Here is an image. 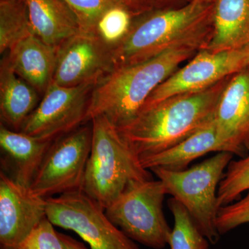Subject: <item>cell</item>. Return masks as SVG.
<instances>
[{
	"instance_id": "1",
	"label": "cell",
	"mask_w": 249,
	"mask_h": 249,
	"mask_svg": "<svg viewBox=\"0 0 249 249\" xmlns=\"http://www.w3.org/2000/svg\"><path fill=\"white\" fill-rule=\"evenodd\" d=\"M207 40L182 42L145 61L114 68L93 89L88 121L104 116L116 128L125 127L138 115L152 93L180 64L203 48Z\"/></svg>"
},
{
	"instance_id": "2",
	"label": "cell",
	"mask_w": 249,
	"mask_h": 249,
	"mask_svg": "<svg viewBox=\"0 0 249 249\" xmlns=\"http://www.w3.org/2000/svg\"><path fill=\"white\" fill-rule=\"evenodd\" d=\"M231 77L204 91L177 95L142 108L130 124L118 129L139 160L165 151L213 120Z\"/></svg>"
},
{
	"instance_id": "3",
	"label": "cell",
	"mask_w": 249,
	"mask_h": 249,
	"mask_svg": "<svg viewBox=\"0 0 249 249\" xmlns=\"http://www.w3.org/2000/svg\"><path fill=\"white\" fill-rule=\"evenodd\" d=\"M213 7L191 0L181 7L157 10L133 21L128 34L111 49L114 68L145 61L182 42L209 39Z\"/></svg>"
},
{
	"instance_id": "4",
	"label": "cell",
	"mask_w": 249,
	"mask_h": 249,
	"mask_svg": "<svg viewBox=\"0 0 249 249\" xmlns=\"http://www.w3.org/2000/svg\"><path fill=\"white\" fill-rule=\"evenodd\" d=\"M90 122L92 142L82 191L106 209L129 183L153 178L119 129L107 119L97 116Z\"/></svg>"
},
{
	"instance_id": "5",
	"label": "cell",
	"mask_w": 249,
	"mask_h": 249,
	"mask_svg": "<svg viewBox=\"0 0 249 249\" xmlns=\"http://www.w3.org/2000/svg\"><path fill=\"white\" fill-rule=\"evenodd\" d=\"M232 157L231 152H220L189 169L173 171L160 167L150 169L163 183L167 195L186 208L211 245L217 243L220 237L216 227L220 208L217 189Z\"/></svg>"
},
{
	"instance_id": "6",
	"label": "cell",
	"mask_w": 249,
	"mask_h": 249,
	"mask_svg": "<svg viewBox=\"0 0 249 249\" xmlns=\"http://www.w3.org/2000/svg\"><path fill=\"white\" fill-rule=\"evenodd\" d=\"M165 195L160 179L134 181L105 213L132 240L150 248L163 249L168 245L172 231L163 211Z\"/></svg>"
},
{
	"instance_id": "7",
	"label": "cell",
	"mask_w": 249,
	"mask_h": 249,
	"mask_svg": "<svg viewBox=\"0 0 249 249\" xmlns=\"http://www.w3.org/2000/svg\"><path fill=\"white\" fill-rule=\"evenodd\" d=\"M46 199L51 223L76 232L91 249H139L108 219L104 208L84 192H70Z\"/></svg>"
},
{
	"instance_id": "8",
	"label": "cell",
	"mask_w": 249,
	"mask_h": 249,
	"mask_svg": "<svg viewBox=\"0 0 249 249\" xmlns=\"http://www.w3.org/2000/svg\"><path fill=\"white\" fill-rule=\"evenodd\" d=\"M91 142V124L53 141L36 173L31 191L45 199L82 191Z\"/></svg>"
},
{
	"instance_id": "9",
	"label": "cell",
	"mask_w": 249,
	"mask_h": 249,
	"mask_svg": "<svg viewBox=\"0 0 249 249\" xmlns=\"http://www.w3.org/2000/svg\"><path fill=\"white\" fill-rule=\"evenodd\" d=\"M98 83L75 87L52 83L19 132L53 142L89 122L91 95Z\"/></svg>"
},
{
	"instance_id": "10",
	"label": "cell",
	"mask_w": 249,
	"mask_h": 249,
	"mask_svg": "<svg viewBox=\"0 0 249 249\" xmlns=\"http://www.w3.org/2000/svg\"><path fill=\"white\" fill-rule=\"evenodd\" d=\"M249 67V45L219 52L199 49L191 61L174 72L152 93L142 108L177 95L209 89Z\"/></svg>"
},
{
	"instance_id": "11",
	"label": "cell",
	"mask_w": 249,
	"mask_h": 249,
	"mask_svg": "<svg viewBox=\"0 0 249 249\" xmlns=\"http://www.w3.org/2000/svg\"><path fill=\"white\" fill-rule=\"evenodd\" d=\"M111 49L97 33L80 31L58 47L52 83L75 87L99 82L114 70Z\"/></svg>"
},
{
	"instance_id": "12",
	"label": "cell",
	"mask_w": 249,
	"mask_h": 249,
	"mask_svg": "<svg viewBox=\"0 0 249 249\" xmlns=\"http://www.w3.org/2000/svg\"><path fill=\"white\" fill-rule=\"evenodd\" d=\"M47 217V199L0 173L1 249H18Z\"/></svg>"
},
{
	"instance_id": "13",
	"label": "cell",
	"mask_w": 249,
	"mask_h": 249,
	"mask_svg": "<svg viewBox=\"0 0 249 249\" xmlns=\"http://www.w3.org/2000/svg\"><path fill=\"white\" fill-rule=\"evenodd\" d=\"M213 121L224 139L244 156L249 135V67L228 80L218 101Z\"/></svg>"
},
{
	"instance_id": "14",
	"label": "cell",
	"mask_w": 249,
	"mask_h": 249,
	"mask_svg": "<svg viewBox=\"0 0 249 249\" xmlns=\"http://www.w3.org/2000/svg\"><path fill=\"white\" fill-rule=\"evenodd\" d=\"M52 142L13 130L1 124L0 147L4 168L1 172L30 188Z\"/></svg>"
},
{
	"instance_id": "15",
	"label": "cell",
	"mask_w": 249,
	"mask_h": 249,
	"mask_svg": "<svg viewBox=\"0 0 249 249\" xmlns=\"http://www.w3.org/2000/svg\"><path fill=\"white\" fill-rule=\"evenodd\" d=\"M58 52V47L31 34L13 46L4 58L18 76L43 96L53 83Z\"/></svg>"
},
{
	"instance_id": "16",
	"label": "cell",
	"mask_w": 249,
	"mask_h": 249,
	"mask_svg": "<svg viewBox=\"0 0 249 249\" xmlns=\"http://www.w3.org/2000/svg\"><path fill=\"white\" fill-rule=\"evenodd\" d=\"M212 152H229L237 155L235 148L218 130L213 120L178 145L139 160L147 170L160 167L173 171H181L187 169L193 160Z\"/></svg>"
},
{
	"instance_id": "17",
	"label": "cell",
	"mask_w": 249,
	"mask_h": 249,
	"mask_svg": "<svg viewBox=\"0 0 249 249\" xmlns=\"http://www.w3.org/2000/svg\"><path fill=\"white\" fill-rule=\"evenodd\" d=\"M249 45V0H217L211 35L201 49L219 52Z\"/></svg>"
},
{
	"instance_id": "18",
	"label": "cell",
	"mask_w": 249,
	"mask_h": 249,
	"mask_svg": "<svg viewBox=\"0 0 249 249\" xmlns=\"http://www.w3.org/2000/svg\"><path fill=\"white\" fill-rule=\"evenodd\" d=\"M33 33L60 47L82 31L79 19L64 0H25Z\"/></svg>"
},
{
	"instance_id": "19",
	"label": "cell",
	"mask_w": 249,
	"mask_h": 249,
	"mask_svg": "<svg viewBox=\"0 0 249 249\" xmlns=\"http://www.w3.org/2000/svg\"><path fill=\"white\" fill-rule=\"evenodd\" d=\"M41 95L18 76L5 58L0 67V116L1 123L19 132L29 115L40 102Z\"/></svg>"
},
{
	"instance_id": "20",
	"label": "cell",
	"mask_w": 249,
	"mask_h": 249,
	"mask_svg": "<svg viewBox=\"0 0 249 249\" xmlns=\"http://www.w3.org/2000/svg\"><path fill=\"white\" fill-rule=\"evenodd\" d=\"M34 34L25 0H0V53Z\"/></svg>"
},
{
	"instance_id": "21",
	"label": "cell",
	"mask_w": 249,
	"mask_h": 249,
	"mask_svg": "<svg viewBox=\"0 0 249 249\" xmlns=\"http://www.w3.org/2000/svg\"><path fill=\"white\" fill-rule=\"evenodd\" d=\"M168 206L174 218L169 242L171 249H209V241L198 229L186 208L171 198Z\"/></svg>"
},
{
	"instance_id": "22",
	"label": "cell",
	"mask_w": 249,
	"mask_h": 249,
	"mask_svg": "<svg viewBox=\"0 0 249 249\" xmlns=\"http://www.w3.org/2000/svg\"><path fill=\"white\" fill-rule=\"evenodd\" d=\"M249 190V151L238 160H231L227 168L217 189L218 204L220 207L238 199Z\"/></svg>"
},
{
	"instance_id": "23",
	"label": "cell",
	"mask_w": 249,
	"mask_h": 249,
	"mask_svg": "<svg viewBox=\"0 0 249 249\" xmlns=\"http://www.w3.org/2000/svg\"><path fill=\"white\" fill-rule=\"evenodd\" d=\"M134 15L128 9L115 4L103 15L96 26L99 37L111 47H115L128 34Z\"/></svg>"
},
{
	"instance_id": "24",
	"label": "cell",
	"mask_w": 249,
	"mask_h": 249,
	"mask_svg": "<svg viewBox=\"0 0 249 249\" xmlns=\"http://www.w3.org/2000/svg\"><path fill=\"white\" fill-rule=\"evenodd\" d=\"M79 19L82 31L96 33L103 15L115 5L113 0H64Z\"/></svg>"
},
{
	"instance_id": "25",
	"label": "cell",
	"mask_w": 249,
	"mask_h": 249,
	"mask_svg": "<svg viewBox=\"0 0 249 249\" xmlns=\"http://www.w3.org/2000/svg\"><path fill=\"white\" fill-rule=\"evenodd\" d=\"M249 223V190L247 196L235 204L219 208L216 227L221 235Z\"/></svg>"
},
{
	"instance_id": "26",
	"label": "cell",
	"mask_w": 249,
	"mask_h": 249,
	"mask_svg": "<svg viewBox=\"0 0 249 249\" xmlns=\"http://www.w3.org/2000/svg\"><path fill=\"white\" fill-rule=\"evenodd\" d=\"M18 249H65L58 232L45 217L19 245Z\"/></svg>"
},
{
	"instance_id": "27",
	"label": "cell",
	"mask_w": 249,
	"mask_h": 249,
	"mask_svg": "<svg viewBox=\"0 0 249 249\" xmlns=\"http://www.w3.org/2000/svg\"><path fill=\"white\" fill-rule=\"evenodd\" d=\"M116 4L124 6L130 11L134 16L142 14L147 11L152 0H113Z\"/></svg>"
},
{
	"instance_id": "28",
	"label": "cell",
	"mask_w": 249,
	"mask_h": 249,
	"mask_svg": "<svg viewBox=\"0 0 249 249\" xmlns=\"http://www.w3.org/2000/svg\"><path fill=\"white\" fill-rule=\"evenodd\" d=\"M65 249H88L81 242H78L70 236L65 234L58 233Z\"/></svg>"
},
{
	"instance_id": "29",
	"label": "cell",
	"mask_w": 249,
	"mask_h": 249,
	"mask_svg": "<svg viewBox=\"0 0 249 249\" xmlns=\"http://www.w3.org/2000/svg\"><path fill=\"white\" fill-rule=\"evenodd\" d=\"M199 1H202L205 4H214L217 0H199Z\"/></svg>"
},
{
	"instance_id": "30",
	"label": "cell",
	"mask_w": 249,
	"mask_h": 249,
	"mask_svg": "<svg viewBox=\"0 0 249 249\" xmlns=\"http://www.w3.org/2000/svg\"><path fill=\"white\" fill-rule=\"evenodd\" d=\"M245 147L246 150H248L249 151V137H247V140L245 142Z\"/></svg>"
},
{
	"instance_id": "31",
	"label": "cell",
	"mask_w": 249,
	"mask_h": 249,
	"mask_svg": "<svg viewBox=\"0 0 249 249\" xmlns=\"http://www.w3.org/2000/svg\"><path fill=\"white\" fill-rule=\"evenodd\" d=\"M165 1V0H152V3L153 2V1H157V2H158V1Z\"/></svg>"
}]
</instances>
